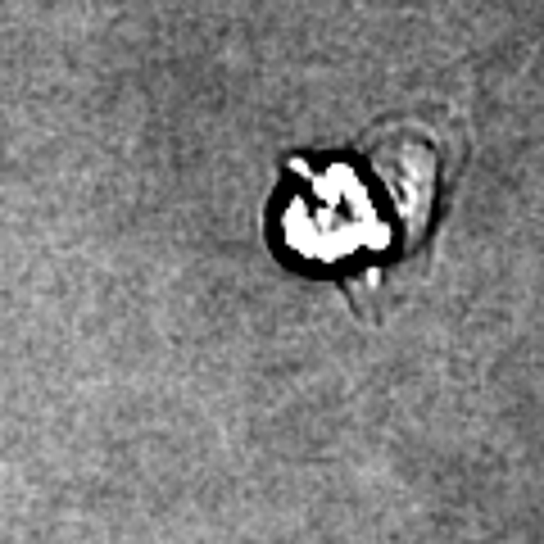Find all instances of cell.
Masks as SVG:
<instances>
[{
	"mask_svg": "<svg viewBox=\"0 0 544 544\" xmlns=\"http://www.w3.org/2000/svg\"><path fill=\"white\" fill-rule=\"evenodd\" d=\"M277 240L295 263L317 259L336 268L345 259H363L390 245L395 231L386 227V213H377L372 205L368 173L359 163L291 159L277 196Z\"/></svg>",
	"mask_w": 544,
	"mask_h": 544,
	"instance_id": "obj_1",
	"label": "cell"
}]
</instances>
